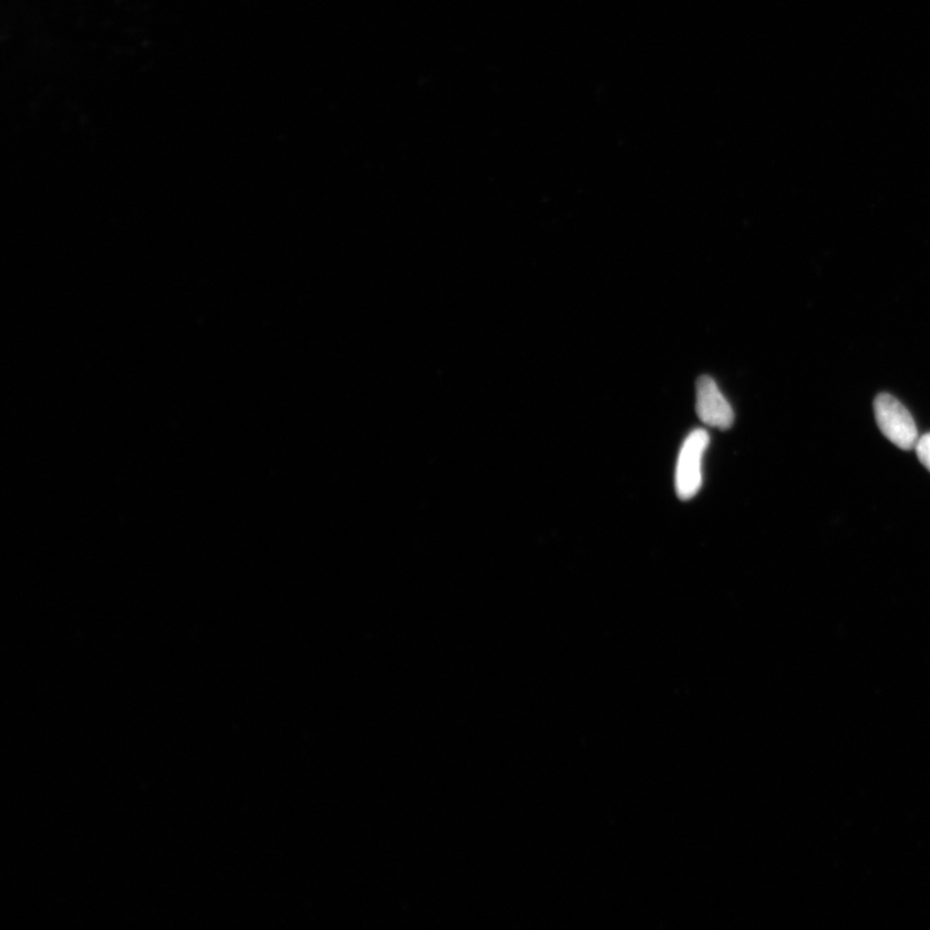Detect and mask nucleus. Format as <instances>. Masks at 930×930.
I'll return each instance as SVG.
<instances>
[{
    "label": "nucleus",
    "instance_id": "f257e3e1",
    "mask_svg": "<svg viewBox=\"0 0 930 930\" xmlns=\"http://www.w3.org/2000/svg\"><path fill=\"white\" fill-rule=\"evenodd\" d=\"M876 423L891 444L902 450L917 447L919 434L910 411L888 393L879 394L874 402Z\"/></svg>",
    "mask_w": 930,
    "mask_h": 930
},
{
    "label": "nucleus",
    "instance_id": "f03ea898",
    "mask_svg": "<svg viewBox=\"0 0 930 930\" xmlns=\"http://www.w3.org/2000/svg\"><path fill=\"white\" fill-rule=\"evenodd\" d=\"M710 445L709 432L704 430H695L689 434L682 444L678 467L676 493L681 500L693 499L702 487V461Z\"/></svg>",
    "mask_w": 930,
    "mask_h": 930
},
{
    "label": "nucleus",
    "instance_id": "7ed1b4c3",
    "mask_svg": "<svg viewBox=\"0 0 930 930\" xmlns=\"http://www.w3.org/2000/svg\"><path fill=\"white\" fill-rule=\"evenodd\" d=\"M695 407L702 423L721 431L732 428L734 413L731 403L710 376L698 379Z\"/></svg>",
    "mask_w": 930,
    "mask_h": 930
},
{
    "label": "nucleus",
    "instance_id": "20e7f679",
    "mask_svg": "<svg viewBox=\"0 0 930 930\" xmlns=\"http://www.w3.org/2000/svg\"><path fill=\"white\" fill-rule=\"evenodd\" d=\"M914 448H917L920 463L930 472V433L920 437Z\"/></svg>",
    "mask_w": 930,
    "mask_h": 930
}]
</instances>
